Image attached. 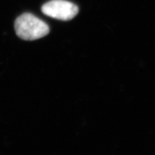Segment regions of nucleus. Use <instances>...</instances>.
I'll use <instances>...</instances> for the list:
<instances>
[{"label":"nucleus","instance_id":"obj_1","mask_svg":"<svg viewBox=\"0 0 155 155\" xmlns=\"http://www.w3.org/2000/svg\"><path fill=\"white\" fill-rule=\"evenodd\" d=\"M17 36L25 40H35L49 33L48 25L30 13H24L17 17L15 22Z\"/></svg>","mask_w":155,"mask_h":155},{"label":"nucleus","instance_id":"obj_2","mask_svg":"<svg viewBox=\"0 0 155 155\" xmlns=\"http://www.w3.org/2000/svg\"><path fill=\"white\" fill-rule=\"evenodd\" d=\"M43 14L54 19L68 21L78 13V7L75 4L65 0H51L42 7Z\"/></svg>","mask_w":155,"mask_h":155}]
</instances>
